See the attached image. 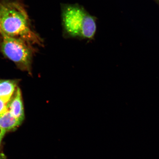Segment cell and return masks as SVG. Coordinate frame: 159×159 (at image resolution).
<instances>
[{"label": "cell", "instance_id": "cell-1", "mask_svg": "<svg viewBox=\"0 0 159 159\" xmlns=\"http://www.w3.org/2000/svg\"><path fill=\"white\" fill-rule=\"evenodd\" d=\"M0 32L31 44H42L41 38L31 28L26 10L19 0L0 1Z\"/></svg>", "mask_w": 159, "mask_h": 159}, {"label": "cell", "instance_id": "cell-2", "mask_svg": "<svg viewBox=\"0 0 159 159\" xmlns=\"http://www.w3.org/2000/svg\"><path fill=\"white\" fill-rule=\"evenodd\" d=\"M61 19L65 39L89 41L94 39L97 29V17L91 15L83 6L78 3L61 5Z\"/></svg>", "mask_w": 159, "mask_h": 159}, {"label": "cell", "instance_id": "cell-3", "mask_svg": "<svg viewBox=\"0 0 159 159\" xmlns=\"http://www.w3.org/2000/svg\"><path fill=\"white\" fill-rule=\"evenodd\" d=\"M0 35V48L3 55L20 69L29 71L34 51L32 44L23 39L9 36L1 32Z\"/></svg>", "mask_w": 159, "mask_h": 159}, {"label": "cell", "instance_id": "cell-4", "mask_svg": "<svg viewBox=\"0 0 159 159\" xmlns=\"http://www.w3.org/2000/svg\"><path fill=\"white\" fill-rule=\"evenodd\" d=\"M7 109L21 123L25 119L24 111L20 89L17 87L14 94L7 104Z\"/></svg>", "mask_w": 159, "mask_h": 159}, {"label": "cell", "instance_id": "cell-5", "mask_svg": "<svg viewBox=\"0 0 159 159\" xmlns=\"http://www.w3.org/2000/svg\"><path fill=\"white\" fill-rule=\"evenodd\" d=\"M17 82L14 80H0V98L7 104L17 88Z\"/></svg>", "mask_w": 159, "mask_h": 159}, {"label": "cell", "instance_id": "cell-6", "mask_svg": "<svg viewBox=\"0 0 159 159\" xmlns=\"http://www.w3.org/2000/svg\"><path fill=\"white\" fill-rule=\"evenodd\" d=\"M21 124L8 110L0 114V128L7 132L13 130Z\"/></svg>", "mask_w": 159, "mask_h": 159}, {"label": "cell", "instance_id": "cell-7", "mask_svg": "<svg viewBox=\"0 0 159 159\" xmlns=\"http://www.w3.org/2000/svg\"><path fill=\"white\" fill-rule=\"evenodd\" d=\"M7 104L0 98V114H3L8 111Z\"/></svg>", "mask_w": 159, "mask_h": 159}, {"label": "cell", "instance_id": "cell-8", "mask_svg": "<svg viewBox=\"0 0 159 159\" xmlns=\"http://www.w3.org/2000/svg\"><path fill=\"white\" fill-rule=\"evenodd\" d=\"M6 132L7 131L0 128V146H1L2 140Z\"/></svg>", "mask_w": 159, "mask_h": 159}, {"label": "cell", "instance_id": "cell-9", "mask_svg": "<svg viewBox=\"0 0 159 159\" xmlns=\"http://www.w3.org/2000/svg\"><path fill=\"white\" fill-rule=\"evenodd\" d=\"M3 158V156H2L1 154H0V159H2Z\"/></svg>", "mask_w": 159, "mask_h": 159}, {"label": "cell", "instance_id": "cell-10", "mask_svg": "<svg viewBox=\"0 0 159 159\" xmlns=\"http://www.w3.org/2000/svg\"><path fill=\"white\" fill-rule=\"evenodd\" d=\"M155 1H156L157 2L159 3V0H155Z\"/></svg>", "mask_w": 159, "mask_h": 159}, {"label": "cell", "instance_id": "cell-11", "mask_svg": "<svg viewBox=\"0 0 159 159\" xmlns=\"http://www.w3.org/2000/svg\"></svg>", "mask_w": 159, "mask_h": 159}]
</instances>
